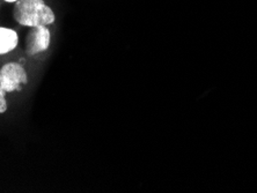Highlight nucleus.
<instances>
[{
  "mask_svg": "<svg viewBox=\"0 0 257 193\" xmlns=\"http://www.w3.org/2000/svg\"><path fill=\"white\" fill-rule=\"evenodd\" d=\"M14 20L26 27L54 24L56 15L43 0H18L13 9Z\"/></svg>",
  "mask_w": 257,
  "mask_h": 193,
  "instance_id": "obj_1",
  "label": "nucleus"
},
{
  "mask_svg": "<svg viewBox=\"0 0 257 193\" xmlns=\"http://www.w3.org/2000/svg\"><path fill=\"white\" fill-rule=\"evenodd\" d=\"M27 82V73L21 64L9 63L0 70V86L6 90V93L20 92L22 85Z\"/></svg>",
  "mask_w": 257,
  "mask_h": 193,
  "instance_id": "obj_2",
  "label": "nucleus"
},
{
  "mask_svg": "<svg viewBox=\"0 0 257 193\" xmlns=\"http://www.w3.org/2000/svg\"><path fill=\"white\" fill-rule=\"evenodd\" d=\"M50 45V32L47 26H37L32 27L26 37V51L28 55L34 56L40 52L45 51Z\"/></svg>",
  "mask_w": 257,
  "mask_h": 193,
  "instance_id": "obj_3",
  "label": "nucleus"
},
{
  "mask_svg": "<svg viewBox=\"0 0 257 193\" xmlns=\"http://www.w3.org/2000/svg\"><path fill=\"white\" fill-rule=\"evenodd\" d=\"M19 43V36L17 32L10 28L0 27V55L14 50Z\"/></svg>",
  "mask_w": 257,
  "mask_h": 193,
  "instance_id": "obj_4",
  "label": "nucleus"
},
{
  "mask_svg": "<svg viewBox=\"0 0 257 193\" xmlns=\"http://www.w3.org/2000/svg\"><path fill=\"white\" fill-rule=\"evenodd\" d=\"M6 90L0 86V113H4L7 110V102H6Z\"/></svg>",
  "mask_w": 257,
  "mask_h": 193,
  "instance_id": "obj_5",
  "label": "nucleus"
},
{
  "mask_svg": "<svg viewBox=\"0 0 257 193\" xmlns=\"http://www.w3.org/2000/svg\"><path fill=\"white\" fill-rule=\"evenodd\" d=\"M5 2H7V3H15V2H18V0H5Z\"/></svg>",
  "mask_w": 257,
  "mask_h": 193,
  "instance_id": "obj_6",
  "label": "nucleus"
}]
</instances>
